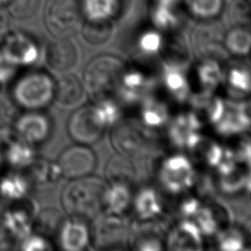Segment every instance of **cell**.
<instances>
[{
	"label": "cell",
	"mask_w": 251,
	"mask_h": 251,
	"mask_svg": "<svg viewBox=\"0 0 251 251\" xmlns=\"http://www.w3.org/2000/svg\"><path fill=\"white\" fill-rule=\"evenodd\" d=\"M165 251H204L203 235L193 221L183 219L166 237Z\"/></svg>",
	"instance_id": "cell-16"
},
{
	"label": "cell",
	"mask_w": 251,
	"mask_h": 251,
	"mask_svg": "<svg viewBox=\"0 0 251 251\" xmlns=\"http://www.w3.org/2000/svg\"><path fill=\"white\" fill-rule=\"evenodd\" d=\"M201 206V203L196 198H188L180 204L179 212L184 217V219L192 220Z\"/></svg>",
	"instance_id": "cell-45"
},
{
	"label": "cell",
	"mask_w": 251,
	"mask_h": 251,
	"mask_svg": "<svg viewBox=\"0 0 251 251\" xmlns=\"http://www.w3.org/2000/svg\"><path fill=\"white\" fill-rule=\"evenodd\" d=\"M148 132L142 124L118 122L113 126L110 141L118 154L132 157L148 152L152 145V135Z\"/></svg>",
	"instance_id": "cell-5"
},
{
	"label": "cell",
	"mask_w": 251,
	"mask_h": 251,
	"mask_svg": "<svg viewBox=\"0 0 251 251\" xmlns=\"http://www.w3.org/2000/svg\"><path fill=\"white\" fill-rule=\"evenodd\" d=\"M37 212L36 202L27 197L8 204L0 220L8 231L18 241H22L33 232V223Z\"/></svg>",
	"instance_id": "cell-9"
},
{
	"label": "cell",
	"mask_w": 251,
	"mask_h": 251,
	"mask_svg": "<svg viewBox=\"0 0 251 251\" xmlns=\"http://www.w3.org/2000/svg\"><path fill=\"white\" fill-rule=\"evenodd\" d=\"M177 2L178 0H157L153 10V21L156 25L170 28L178 23Z\"/></svg>",
	"instance_id": "cell-33"
},
{
	"label": "cell",
	"mask_w": 251,
	"mask_h": 251,
	"mask_svg": "<svg viewBox=\"0 0 251 251\" xmlns=\"http://www.w3.org/2000/svg\"><path fill=\"white\" fill-rule=\"evenodd\" d=\"M1 42V52L17 67L30 66L38 59L39 50L37 44L24 32H8Z\"/></svg>",
	"instance_id": "cell-12"
},
{
	"label": "cell",
	"mask_w": 251,
	"mask_h": 251,
	"mask_svg": "<svg viewBox=\"0 0 251 251\" xmlns=\"http://www.w3.org/2000/svg\"><path fill=\"white\" fill-rule=\"evenodd\" d=\"M17 68L18 67L11 63L0 50V88L14 77Z\"/></svg>",
	"instance_id": "cell-44"
},
{
	"label": "cell",
	"mask_w": 251,
	"mask_h": 251,
	"mask_svg": "<svg viewBox=\"0 0 251 251\" xmlns=\"http://www.w3.org/2000/svg\"><path fill=\"white\" fill-rule=\"evenodd\" d=\"M9 32V20L7 12H5L2 9V6H0V42L3 40V38L6 36V34Z\"/></svg>",
	"instance_id": "cell-48"
},
{
	"label": "cell",
	"mask_w": 251,
	"mask_h": 251,
	"mask_svg": "<svg viewBox=\"0 0 251 251\" xmlns=\"http://www.w3.org/2000/svg\"><path fill=\"white\" fill-rule=\"evenodd\" d=\"M7 206H8V202L0 195V216L3 213V211L6 209Z\"/></svg>",
	"instance_id": "cell-50"
},
{
	"label": "cell",
	"mask_w": 251,
	"mask_h": 251,
	"mask_svg": "<svg viewBox=\"0 0 251 251\" xmlns=\"http://www.w3.org/2000/svg\"><path fill=\"white\" fill-rule=\"evenodd\" d=\"M186 7L197 18L212 19L220 14L223 0H186Z\"/></svg>",
	"instance_id": "cell-37"
},
{
	"label": "cell",
	"mask_w": 251,
	"mask_h": 251,
	"mask_svg": "<svg viewBox=\"0 0 251 251\" xmlns=\"http://www.w3.org/2000/svg\"><path fill=\"white\" fill-rule=\"evenodd\" d=\"M226 211L221 206H201L191 220L199 228L202 235L211 236L219 233L222 224L226 222Z\"/></svg>",
	"instance_id": "cell-22"
},
{
	"label": "cell",
	"mask_w": 251,
	"mask_h": 251,
	"mask_svg": "<svg viewBox=\"0 0 251 251\" xmlns=\"http://www.w3.org/2000/svg\"><path fill=\"white\" fill-rule=\"evenodd\" d=\"M79 9L86 21H110L119 9V0H80Z\"/></svg>",
	"instance_id": "cell-25"
},
{
	"label": "cell",
	"mask_w": 251,
	"mask_h": 251,
	"mask_svg": "<svg viewBox=\"0 0 251 251\" xmlns=\"http://www.w3.org/2000/svg\"><path fill=\"white\" fill-rule=\"evenodd\" d=\"M123 63L112 56L97 57L86 66L82 82L86 93L96 102L117 93L125 73Z\"/></svg>",
	"instance_id": "cell-2"
},
{
	"label": "cell",
	"mask_w": 251,
	"mask_h": 251,
	"mask_svg": "<svg viewBox=\"0 0 251 251\" xmlns=\"http://www.w3.org/2000/svg\"><path fill=\"white\" fill-rule=\"evenodd\" d=\"M106 181L111 183H121L125 185L132 184L138 177V170L135 164L126 156L116 155L112 157L105 168Z\"/></svg>",
	"instance_id": "cell-21"
},
{
	"label": "cell",
	"mask_w": 251,
	"mask_h": 251,
	"mask_svg": "<svg viewBox=\"0 0 251 251\" xmlns=\"http://www.w3.org/2000/svg\"><path fill=\"white\" fill-rule=\"evenodd\" d=\"M131 251H165L161 237L151 228L137 229L128 236Z\"/></svg>",
	"instance_id": "cell-30"
},
{
	"label": "cell",
	"mask_w": 251,
	"mask_h": 251,
	"mask_svg": "<svg viewBox=\"0 0 251 251\" xmlns=\"http://www.w3.org/2000/svg\"><path fill=\"white\" fill-rule=\"evenodd\" d=\"M245 185V175L239 174L237 171L224 175L222 178V188L226 192H235Z\"/></svg>",
	"instance_id": "cell-43"
},
{
	"label": "cell",
	"mask_w": 251,
	"mask_h": 251,
	"mask_svg": "<svg viewBox=\"0 0 251 251\" xmlns=\"http://www.w3.org/2000/svg\"><path fill=\"white\" fill-rule=\"evenodd\" d=\"M225 46L232 54H248L251 51V33L243 28L232 29L225 39Z\"/></svg>",
	"instance_id": "cell-36"
},
{
	"label": "cell",
	"mask_w": 251,
	"mask_h": 251,
	"mask_svg": "<svg viewBox=\"0 0 251 251\" xmlns=\"http://www.w3.org/2000/svg\"><path fill=\"white\" fill-rule=\"evenodd\" d=\"M163 82L167 90L173 95L175 99L180 102L187 99L189 86L187 78L182 71V67L165 63Z\"/></svg>",
	"instance_id": "cell-26"
},
{
	"label": "cell",
	"mask_w": 251,
	"mask_h": 251,
	"mask_svg": "<svg viewBox=\"0 0 251 251\" xmlns=\"http://www.w3.org/2000/svg\"><path fill=\"white\" fill-rule=\"evenodd\" d=\"M93 107L99 123L105 129L112 127L119 122L121 117V110L112 98L96 101Z\"/></svg>",
	"instance_id": "cell-34"
},
{
	"label": "cell",
	"mask_w": 251,
	"mask_h": 251,
	"mask_svg": "<svg viewBox=\"0 0 251 251\" xmlns=\"http://www.w3.org/2000/svg\"><path fill=\"white\" fill-rule=\"evenodd\" d=\"M18 240L8 231L0 220V251H13Z\"/></svg>",
	"instance_id": "cell-46"
},
{
	"label": "cell",
	"mask_w": 251,
	"mask_h": 251,
	"mask_svg": "<svg viewBox=\"0 0 251 251\" xmlns=\"http://www.w3.org/2000/svg\"><path fill=\"white\" fill-rule=\"evenodd\" d=\"M158 177L163 188L171 194H180L195 182V170L190 160L181 154L166 157L159 168Z\"/></svg>",
	"instance_id": "cell-6"
},
{
	"label": "cell",
	"mask_w": 251,
	"mask_h": 251,
	"mask_svg": "<svg viewBox=\"0 0 251 251\" xmlns=\"http://www.w3.org/2000/svg\"><path fill=\"white\" fill-rule=\"evenodd\" d=\"M4 163L14 170H26L36 159L35 147L21 138L14 137L0 151Z\"/></svg>",
	"instance_id": "cell-18"
},
{
	"label": "cell",
	"mask_w": 251,
	"mask_h": 251,
	"mask_svg": "<svg viewBox=\"0 0 251 251\" xmlns=\"http://www.w3.org/2000/svg\"><path fill=\"white\" fill-rule=\"evenodd\" d=\"M130 226L123 215L100 213L92 219L90 231V244L97 251L111 250L127 241Z\"/></svg>",
	"instance_id": "cell-4"
},
{
	"label": "cell",
	"mask_w": 251,
	"mask_h": 251,
	"mask_svg": "<svg viewBox=\"0 0 251 251\" xmlns=\"http://www.w3.org/2000/svg\"><path fill=\"white\" fill-rule=\"evenodd\" d=\"M197 77L204 91L212 92L219 85L223 75L216 61L205 60L197 69Z\"/></svg>",
	"instance_id": "cell-35"
},
{
	"label": "cell",
	"mask_w": 251,
	"mask_h": 251,
	"mask_svg": "<svg viewBox=\"0 0 251 251\" xmlns=\"http://www.w3.org/2000/svg\"><path fill=\"white\" fill-rule=\"evenodd\" d=\"M32 182L26 176L18 170L0 176V195L8 202H16L27 198Z\"/></svg>",
	"instance_id": "cell-19"
},
{
	"label": "cell",
	"mask_w": 251,
	"mask_h": 251,
	"mask_svg": "<svg viewBox=\"0 0 251 251\" xmlns=\"http://www.w3.org/2000/svg\"><path fill=\"white\" fill-rule=\"evenodd\" d=\"M56 162L62 177L71 180L92 175L97 165V157L88 145L75 143L66 147Z\"/></svg>",
	"instance_id": "cell-8"
},
{
	"label": "cell",
	"mask_w": 251,
	"mask_h": 251,
	"mask_svg": "<svg viewBox=\"0 0 251 251\" xmlns=\"http://www.w3.org/2000/svg\"><path fill=\"white\" fill-rule=\"evenodd\" d=\"M55 238L61 251H85L90 244L89 226L85 220L69 217L64 219Z\"/></svg>",
	"instance_id": "cell-15"
},
{
	"label": "cell",
	"mask_w": 251,
	"mask_h": 251,
	"mask_svg": "<svg viewBox=\"0 0 251 251\" xmlns=\"http://www.w3.org/2000/svg\"><path fill=\"white\" fill-rule=\"evenodd\" d=\"M141 124L148 128L163 126L168 119L169 112L167 107L156 100H147L143 103L140 112Z\"/></svg>",
	"instance_id": "cell-31"
},
{
	"label": "cell",
	"mask_w": 251,
	"mask_h": 251,
	"mask_svg": "<svg viewBox=\"0 0 251 251\" xmlns=\"http://www.w3.org/2000/svg\"><path fill=\"white\" fill-rule=\"evenodd\" d=\"M6 3H7V0H0V6L6 5Z\"/></svg>",
	"instance_id": "cell-52"
},
{
	"label": "cell",
	"mask_w": 251,
	"mask_h": 251,
	"mask_svg": "<svg viewBox=\"0 0 251 251\" xmlns=\"http://www.w3.org/2000/svg\"><path fill=\"white\" fill-rule=\"evenodd\" d=\"M20 110L11 97L0 96V126H13L21 115Z\"/></svg>",
	"instance_id": "cell-40"
},
{
	"label": "cell",
	"mask_w": 251,
	"mask_h": 251,
	"mask_svg": "<svg viewBox=\"0 0 251 251\" xmlns=\"http://www.w3.org/2000/svg\"><path fill=\"white\" fill-rule=\"evenodd\" d=\"M131 202L129 187L121 183H111L108 185L104 196L103 212L123 215Z\"/></svg>",
	"instance_id": "cell-27"
},
{
	"label": "cell",
	"mask_w": 251,
	"mask_h": 251,
	"mask_svg": "<svg viewBox=\"0 0 251 251\" xmlns=\"http://www.w3.org/2000/svg\"><path fill=\"white\" fill-rule=\"evenodd\" d=\"M85 96L86 91L82 79L74 74H63L55 81L53 102L64 109L79 107Z\"/></svg>",
	"instance_id": "cell-17"
},
{
	"label": "cell",
	"mask_w": 251,
	"mask_h": 251,
	"mask_svg": "<svg viewBox=\"0 0 251 251\" xmlns=\"http://www.w3.org/2000/svg\"><path fill=\"white\" fill-rule=\"evenodd\" d=\"M134 212L139 220L149 221L158 218L163 213V204L158 193L150 187L138 191L133 200Z\"/></svg>",
	"instance_id": "cell-23"
},
{
	"label": "cell",
	"mask_w": 251,
	"mask_h": 251,
	"mask_svg": "<svg viewBox=\"0 0 251 251\" xmlns=\"http://www.w3.org/2000/svg\"><path fill=\"white\" fill-rule=\"evenodd\" d=\"M80 14L76 0H48L44 23L53 35L67 37L77 28Z\"/></svg>",
	"instance_id": "cell-7"
},
{
	"label": "cell",
	"mask_w": 251,
	"mask_h": 251,
	"mask_svg": "<svg viewBox=\"0 0 251 251\" xmlns=\"http://www.w3.org/2000/svg\"><path fill=\"white\" fill-rule=\"evenodd\" d=\"M63 221V214L56 208L48 207L38 211L33 223V233L48 238L55 237Z\"/></svg>",
	"instance_id": "cell-28"
},
{
	"label": "cell",
	"mask_w": 251,
	"mask_h": 251,
	"mask_svg": "<svg viewBox=\"0 0 251 251\" xmlns=\"http://www.w3.org/2000/svg\"><path fill=\"white\" fill-rule=\"evenodd\" d=\"M250 192H251V172L245 176V185H244Z\"/></svg>",
	"instance_id": "cell-49"
},
{
	"label": "cell",
	"mask_w": 251,
	"mask_h": 251,
	"mask_svg": "<svg viewBox=\"0 0 251 251\" xmlns=\"http://www.w3.org/2000/svg\"><path fill=\"white\" fill-rule=\"evenodd\" d=\"M200 127V119L193 112L178 115L169 126V138L175 146L193 151L203 138Z\"/></svg>",
	"instance_id": "cell-14"
},
{
	"label": "cell",
	"mask_w": 251,
	"mask_h": 251,
	"mask_svg": "<svg viewBox=\"0 0 251 251\" xmlns=\"http://www.w3.org/2000/svg\"><path fill=\"white\" fill-rule=\"evenodd\" d=\"M0 90H1V88H0Z\"/></svg>",
	"instance_id": "cell-55"
},
{
	"label": "cell",
	"mask_w": 251,
	"mask_h": 251,
	"mask_svg": "<svg viewBox=\"0 0 251 251\" xmlns=\"http://www.w3.org/2000/svg\"><path fill=\"white\" fill-rule=\"evenodd\" d=\"M105 251H119V250H116V249H111V250H105Z\"/></svg>",
	"instance_id": "cell-54"
},
{
	"label": "cell",
	"mask_w": 251,
	"mask_h": 251,
	"mask_svg": "<svg viewBox=\"0 0 251 251\" xmlns=\"http://www.w3.org/2000/svg\"><path fill=\"white\" fill-rule=\"evenodd\" d=\"M228 89L234 95H244L251 92V70L245 66L231 67L226 75Z\"/></svg>",
	"instance_id": "cell-32"
},
{
	"label": "cell",
	"mask_w": 251,
	"mask_h": 251,
	"mask_svg": "<svg viewBox=\"0 0 251 251\" xmlns=\"http://www.w3.org/2000/svg\"><path fill=\"white\" fill-rule=\"evenodd\" d=\"M12 127L19 138L36 147L51 137L53 122L43 111H25L19 116Z\"/></svg>",
	"instance_id": "cell-11"
},
{
	"label": "cell",
	"mask_w": 251,
	"mask_h": 251,
	"mask_svg": "<svg viewBox=\"0 0 251 251\" xmlns=\"http://www.w3.org/2000/svg\"><path fill=\"white\" fill-rule=\"evenodd\" d=\"M25 171L27 172L26 176L32 183L49 184L55 183L62 178V175L56 161L53 162L38 156Z\"/></svg>",
	"instance_id": "cell-24"
},
{
	"label": "cell",
	"mask_w": 251,
	"mask_h": 251,
	"mask_svg": "<svg viewBox=\"0 0 251 251\" xmlns=\"http://www.w3.org/2000/svg\"><path fill=\"white\" fill-rule=\"evenodd\" d=\"M215 126L222 134L239 133L251 126V117L247 113V108L242 104L226 103L224 114Z\"/></svg>",
	"instance_id": "cell-20"
},
{
	"label": "cell",
	"mask_w": 251,
	"mask_h": 251,
	"mask_svg": "<svg viewBox=\"0 0 251 251\" xmlns=\"http://www.w3.org/2000/svg\"><path fill=\"white\" fill-rule=\"evenodd\" d=\"M240 160L247 164H251V139H244L238 149V156Z\"/></svg>",
	"instance_id": "cell-47"
},
{
	"label": "cell",
	"mask_w": 251,
	"mask_h": 251,
	"mask_svg": "<svg viewBox=\"0 0 251 251\" xmlns=\"http://www.w3.org/2000/svg\"><path fill=\"white\" fill-rule=\"evenodd\" d=\"M114 31L112 20L110 21H86L81 29L82 39L91 46H100L109 41Z\"/></svg>",
	"instance_id": "cell-29"
},
{
	"label": "cell",
	"mask_w": 251,
	"mask_h": 251,
	"mask_svg": "<svg viewBox=\"0 0 251 251\" xmlns=\"http://www.w3.org/2000/svg\"><path fill=\"white\" fill-rule=\"evenodd\" d=\"M55 81L44 72H31L18 78L12 89L11 98L25 111H42L54 100Z\"/></svg>",
	"instance_id": "cell-3"
},
{
	"label": "cell",
	"mask_w": 251,
	"mask_h": 251,
	"mask_svg": "<svg viewBox=\"0 0 251 251\" xmlns=\"http://www.w3.org/2000/svg\"><path fill=\"white\" fill-rule=\"evenodd\" d=\"M105 128L99 123L93 105L75 108L67 122V131L70 138L77 144L91 145L96 143Z\"/></svg>",
	"instance_id": "cell-10"
},
{
	"label": "cell",
	"mask_w": 251,
	"mask_h": 251,
	"mask_svg": "<svg viewBox=\"0 0 251 251\" xmlns=\"http://www.w3.org/2000/svg\"><path fill=\"white\" fill-rule=\"evenodd\" d=\"M107 181L92 175L71 179L61 192L63 210L69 217L92 220L104 210Z\"/></svg>",
	"instance_id": "cell-1"
},
{
	"label": "cell",
	"mask_w": 251,
	"mask_h": 251,
	"mask_svg": "<svg viewBox=\"0 0 251 251\" xmlns=\"http://www.w3.org/2000/svg\"><path fill=\"white\" fill-rule=\"evenodd\" d=\"M21 251H55V249L50 238L32 232L22 240Z\"/></svg>",
	"instance_id": "cell-42"
},
{
	"label": "cell",
	"mask_w": 251,
	"mask_h": 251,
	"mask_svg": "<svg viewBox=\"0 0 251 251\" xmlns=\"http://www.w3.org/2000/svg\"><path fill=\"white\" fill-rule=\"evenodd\" d=\"M163 45L164 42L161 35L154 30L143 32L138 39V46L145 54H157Z\"/></svg>",
	"instance_id": "cell-41"
},
{
	"label": "cell",
	"mask_w": 251,
	"mask_h": 251,
	"mask_svg": "<svg viewBox=\"0 0 251 251\" xmlns=\"http://www.w3.org/2000/svg\"><path fill=\"white\" fill-rule=\"evenodd\" d=\"M242 251H251V246L250 247H244V249Z\"/></svg>",
	"instance_id": "cell-53"
},
{
	"label": "cell",
	"mask_w": 251,
	"mask_h": 251,
	"mask_svg": "<svg viewBox=\"0 0 251 251\" xmlns=\"http://www.w3.org/2000/svg\"><path fill=\"white\" fill-rule=\"evenodd\" d=\"M218 234L219 251H242L244 249V237L239 230L226 228Z\"/></svg>",
	"instance_id": "cell-39"
},
{
	"label": "cell",
	"mask_w": 251,
	"mask_h": 251,
	"mask_svg": "<svg viewBox=\"0 0 251 251\" xmlns=\"http://www.w3.org/2000/svg\"><path fill=\"white\" fill-rule=\"evenodd\" d=\"M41 0H7L8 13L17 20L33 17L40 7Z\"/></svg>",
	"instance_id": "cell-38"
},
{
	"label": "cell",
	"mask_w": 251,
	"mask_h": 251,
	"mask_svg": "<svg viewBox=\"0 0 251 251\" xmlns=\"http://www.w3.org/2000/svg\"><path fill=\"white\" fill-rule=\"evenodd\" d=\"M3 163H4V161H3V158H2V156H1V154H0V170H1V168H2Z\"/></svg>",
	"instance_id": "cell-51"
},
{
	"label": "cell",
	"mask_w": 251,
	"mask_h": 251,
	"mask_svg": "<svg viewBox=\"0 0 251 251\" xmlns=\"http://www.w3.org/2000/svg\"><path fill=\"white\" fill-rule=\"evenodd\" d=\"M79 61V50L75 42L67 37H57L45 51V63L53 72L63 75L70 73Z\"/></svg>",
	"instance_id": "cell-13"
}]
</instances>
